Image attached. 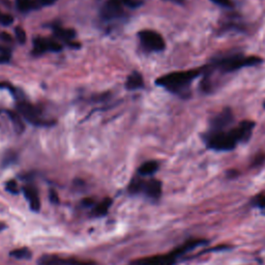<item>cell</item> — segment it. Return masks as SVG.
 I'll list each match as a JSON object with an SVG mask.
<instances>
[{
	"label": "cell",
	"instance_id": "e0dca14e",
	"mask_svg": "<svg viewBox=\"0 0 265 265\" xmlns=\"http://www.w3.org/2000/svg\"><path fill=\"white\" fill-rule=\"evenodd\" d=\"M159 169V164L155 161H148L140 166L138 169V172L140 175L143 176H147V175H152Z\"/></svg>",
	"mask_w": 265,
	"mask_h": 265
},
{
	"label": "cell",
	"instance_id": "7a4b0ae2",
	"mask_svg": "<svg viewBox=\"0 0 265 265\" xmlns=\"http://www.w3.org/2000/svg\"><path fill=\"white\" fill-rule=\"evenodd\" d=\"M205 243L206 241L204 240H191L167 254L138 260L134 263V265H173L182 256Z\"/></svg>",
	"mask_w": 265,
	"mask_h": 265
},
{
	"label": "cell",
	"instance_id": "9a60e30c",
	"mask_svg": "<svg viewBox=\"0 0 265 265\" xmlns=\"http://www.w3.org/2000/svg\"><path fill=\"white\" fill-rule=\"evenodd\" d=\"M144 86V81L141 74L138 72H134L132 74L127 77L125 82V87L129 90H136L140 89Z\"/></svg>",
	"mask_w": 265,
	"mask_h": 265
},
{
	"label": "cell",
	"instance_id": "83f0119b",
	"mask_svg": "<svg viewBox=\"0 0 265 265\" xmlns=\"http://www.w3.org/2000/svg\"><path fill=\"white\" fill-rule=\"evenodd\" d=\"M0 88H2V89H6L10 91V93L13 94V96H17V94H18V91L17 89L10 83H7V82H3V81H0Z\"/></svg>",
	"mask_w": 265,
	"mask_h": 265
},
{
	"label": "cell",
	"instance_id": "9c48e42d",
	"mask_svg": "<svg viewBox=\"0 0 265 265\" xmlns=\"http://www.w3.org/2000/svg\"><path fill=\"white\" fill-rule=\"evenodd\" d=\"M62 49V46L55 40L36 38L33 41V54L41 55L46 52H58Z\"/></svg>",
	"mask_w": 265,
	"mask_h": 265
},
{
	"label": "cell",
	"instance_id": "44dd1931",
	"mask_svg": "<svg viewBox=\"0 0 265 265\" xmlns=\"http://www.w3.org/2000/svg\"><path fill=\"white\" fill-rule=\"evenodd\" d=\"M143 187H144V180L134 179L129 187V191L131 192V193L136 194V193H139V192L143 191Z\"/></svg>",
	"mask_w": 265,
	"mask_h": 265
},
{
	"label": "cell",
	"instance_id": "52a82bcc",
	"mask_svg": "<svg viewBox=\"0 0 265 265\" xmlns=\"http://www.w3.org/2000/svg\"><path fill=\"white\" fill-rule=\"evenodd\" d=\"M38 265H96V263L75 258H62L55 255H45L40 258Z\"/></svg>",
	"mask_w": 265,
	"mask_h": 265
},
{
	"label": "cell",
	"instance_id": "cb8c5ba5",
	"mask_svg": "<svg viewBox=\"0 0 265 265\" xmlns=\"http://www.w3.org/2000/svg\"><path fill=\"white\" fill-rule=\"evenodd\" d=\"M5 189L7 192H10V193L12 194H15V195L19 194V188H18V185L15 180L8 181L5 186Z\"/></svg>",
	"mask_w": 265,
	"mask_h": 265
},
{
	"label": "cell",
	"instance_id": "f1b7e54d",
	"mask_svg": "<svg viewBox=\"0 0 265 265\" xmlns=\"http://www.w3.org/2000/svg\"><path fill=\"white\" fill-rule=\"evenodd\" d=\"M57 1V0H38L40 6H49Z\"/></svg>",
	"mask_w": 265,
	"mask_h": 265
},
{
	"label": "cell",
	"instance_id": "d6a6232c",
	"mask_svg": "<svg viewBox=\"0 0 265 265\" xmlns=\"http://www.w3.org/2000/svg\"><path fill=\"white\" fill-rule=\"evenodd\" d=\"M4 229V225L3 224H0V231Z\"/></svg>",
	"mask_w": 265,
	"mask_h": 265
},
{
	"label": "cell",
	"instance_id": "603a6c76",
	"mask_svg": "<svg viewBox=\"0 0 265 265\" xmlns=\"http://www.w3.org/2000/svg\"><path fill=\"white\" fill-rule=\"evenodd\" d=\"M122 5H126L132 8H136L142 4V0H118Z\"/></svg>",
	"mask_w": 265,
	"mask_h": 265
},
{
	"label": "cell",
	"instance_id": "484cf974",
	"mask_svg": "<svg viewBox=\"0 0 265 265\" xmlns=\"http://www.w3.org/2000/svg\"><path fill=\"white\" fill-rule=\"evenodd\" d=\"M13 21H14V18L11 15L2 14L1 12H0V24L7 26V25H11Z\"/></svg>",
	"mask_w": 265,
	"mask_h": 265
},
{
	"label": "cell",
	"instance_id": "5bb4252c",
	"mask_svg": "<svg viewBox=\"0 0 265 265\" xmlns=\"http://www.w3.org/2000/svg\"><path fill=\"white\" fill-rule=\"evenodd\" d=\"M143 192L149 198L158 200L162 195V182L158 179H149L144 181Z\"/></svg>",
	"mask_w": 265,
	"mask_h": 265
},
{
	"label": "cell",
	"instance_id": "8992f818",
	"mask_svg": "<svg viewBox=\"0 0 265 265\" xmlns=\"http://www.w3.org/2000/svg\"><path fill=\"white\" fill-rule=\"evenodd\" d=\"M17 109L21 116H23L27 121H29L34 125L41 126V125H49L52 123L43 120L39 109L28 102H25V100H21V102L18 103Z\"/></svg>",
	"mask_w": 265,
	"mask_h": 265
},
{
	"label": "cell",
	"instance_id": "d6986e66",
	"mask_svg": "<svg viewBox=\"0 0 265 265\" xmlns=\"http://www.w3.org/2000/svg\"><path fill=\"white\" fill-rule=\"evenodd\" d=\"M11 256L18 260H26L31 258V252L27 248H21L11 252Z\"/></svg>",
	"mask_w": 265,
	"mask_h": 265
},
{
	"label": "cell",
	"instance_id": "e575fe53",
	"mask_svg": "<svg viewBox=\"0 0 265 265\" xmlns=\"http://www.w3.org/2000/svg\"><path fill=\"white\" fill-rule=\"evenodd\" d=\"M264 107H265V103H264Z\"/></svg>",
	"mask_w": 265,
	"mask_h": 265
},
{
	"label": "cell",
	"instance_id": "4fadbf2b",
	"mask_svg": "<svg viewBox=\"0 0 265 265\" xmlns=\"http://www.w3.org/2000/svg\"><path fill=\"white\" fill-rule=\"evenodd\" d=\"M23 194L28 202L31 210L33 212H39L41 208V200L38 193V190H36L33 186H25L23 187Z\"/></svg>",
	"mask_w": 265,
	"mask_h": 265
},
{
	"label": "cell",
	"instance_id": "d4e9b609",
	"mask_svg": "<svg viewBox=\"0 0 265 265\" xmlns=\"http://www.w3.org/2000/svg\"><path fill=\"white\" fill-rule=\"evenodd\" d=\"M16 36H17V40L19 41V43L21 44H24L26 42V33L24 31V29L22 28V27H16Z\"/></svg>",
	"mask_w": 265,
	"mask_h": 265
},
{
	"label": "cell",
	"instance_id": "8fae6325",
	"mask_svg": "<svg viewBox=\"0 0 265 265\" xmlns=\"http://www.w3.org/2000/svg\"><path fill=\"white\" fill-rule=\"evenodd\" d=\"M255 125V122L252 120H244L241 122L240 125L235 127L234 130H232L239 143H245L250 140Z\"/></svg>",
	"mask_w": 265,
	"mask_h": 265
},
{
	"label": "cell",
	"instance_id": "5b68a950",
	"mask_svg": "<svg viewBox=\"0 0 265 265\" xmlns=\"http://www.w3.org/2000/svg\"><path fill=\"white\" fill-rule=\"evenodd\" d=\"M138 35L143 47L148 51L161 52L166 47V44L163 39V36L153 30L145 29L140 31Z\"/></svg>",
	"mask_w": 265,
	"mask_h": 265
},
{
	"label": "cell",
	"instance_id": "7402d4cb",
	"mask_svg": "<svg viewBox=\"0 0 265 265\" xmlns=\"http://www.w3.org/2000/svg\"><path fill=\"white\" fill-rule=\"evenodd\" d=\"M253 205L261 209H265V194H261L255 197L253 199Z\"/></svg>",
	"mask_w": 265,
	"mask_h": 265
},
{
	"label": "cell",
	"instance_id": "ffe728a7",
	"mask_svg": "<svg viewBox=\"0 0 265 265\" xmlns=\"http://www.w3.org/2000/svg\"><path fill=\"white\" fill-rule=\"evenodd\" d=\"M8 116L11 117L12 120V122H13V125L15 127V130L18 132V133H22L23 130H24V124L21 120V117H20V114L18 113H15V112H11L8 111L7 112Z\"/></svg>",
	"mask_w": 265,
	"mask_h": 265
},
{
	"label": "cell",
	"instance_id": "4dcf8cb0",
	"mask_svg": "<svg viewBox=\"0 0 265 265\" xmlns=\"http://www.w3.org/2000/svg\"><path fill=\"white\" fill-rule=\"evenodd\" d=\"M11 59V56L8 55H0V63H6L10 61Z\"/></svg>",
	"mask_w": 265,
	"mask_h": 265
},
{
	"label": "cell",
	"instance_id": "836d02e7",
	"mask_svg": "<svg viewBox=\"0 0 265 265\" xmlns=\"http://www.w3.org/2000/svg\"><path fill=\"white\" fill-rule=\"evenodd\" d=\"M175 1H177V2H181V1H182V0H175Z\"/></svg>",
	"mask_w": 265,
	"mask_h": 265
},
{
	"label": "cell",
	"instance_id": "ba28073f",
	"mask_svg": "<svg viewBox=\"0 0 265 265\" xmlns=\"http://www.w3.org/2000/svg\"><path fill=\"white\" fill-rule=\"evenodd\" d=\"M234 120L233 112L230 109H224V110L216 115L212 121H210V131L212 132H221L227 129L228 126L232 124Z\"/></svg>",
	"mask_w": 265,
	"mask_h": 265
},
{
	"label": "cell",
	"instance_id": "3957f363",
	"mask_svg": "<svg viewBox=\"0 0 265 265\" xmlns=\"http://www.w3.org/2000/svg\"><path fill=\"white\" fill-rule=\"evenodd\" d=\"M262 63V59L258 56H243L241 54L216 59L214 66L224 72H235L248 67H254Z\"/></svg>",
	"mask_w": 265,
	"mask_h": 265
},
{
	"label": "cell",
	"instance_id": "7c38bea8",
	"mask_svg": "<svg viewBox=\"0 0 265 265\" xmlns=\"http://www.w3.org/2000/svg\"><path fill=\"white\" fill-rule=\"evenodd\" d=\"M53 31H54V34H55L56 38H58L65 43H67L70 47H72V48H79L80 47V45L78 43L72 42V40H74L75 36H76V32L72 29L63 28V27H61V26H54Z\"/></svg>",
	"mask_w": 265,
	"mask_h": 265
},
{
	"label": "cell",
	"instance_id": "277c9868",
	"mask_svg": "<svg viewBox=\"0 0 265 265\" xmlns=\"http://www.w3.org/2000/svg\"><path fill=\"white\" fill-rule=\"evenodd\" d=\"M203 140L206 147L216 151H230L234 149L239 143L232 130L230 132L210 131L203 136Z\"/></svg>",
	"mask_w": 265,
	"mask_h": 265
},
{
	"label": "cell",
	"instance_id": "f546056e",
	"mask_svg": "<svg viewBox=\"0 0 265 265\" xmlns=\"http://www.w3.org/2000/svg\"><path fill=\"white\" fill-rule=\"evenodd\" d=\"M264 159H265L264 155H258V157L256 158V160L254 161V166H256V165H257V166L260 165L261 163L264 162Z\"/></svg>",
	"mask_w": 265,
	"mask_h": 265
},
{
	"label": "cell",
	"instance_id": "2e32d148",
	"mask_svg": "<svg viewBox=\"0 0 265 265\" xmlns=\"http://www.w3.org/2000/svg\"><path fill=\"white\" fill-rule=\"evenodd\" d=\"M16 5L22 13H28L40 7L38 0H16Z\"/></svg>",
	"mask_w": 265,
	"mask_h": 265
},
{
	"label": "cell",
	"instance_id": "ac0fdd59",
	"mask_svg": "<svg viewBox=\"0 0 265 265\" xmlns=\"http://www.w3.org/2000/svg\"><path fill=\"white\" fill-rule=\"evenodd\" d=\"M112 205V200L109 199V198H106L104 199L102 202H99L96 206H95V209H94V215L96 216H105L108 210L110 209Z\"/></svg>",
	"mask_w": 265,
	"mask_h": 265
},
{
	"label": "cell",
	"instance_id": "4316f807",
	"mask_svg": "<svg viewBox=\"0 0 265 265\" xmlns=\"http://www.w3.org/2000/svg\"><path fill=\"white\" fill-rule=\"evenodd\" d=\"M210 1H213L215 4L220 5L225 8H232L233 7V2L231 1V0H210Z\"/></svg>",
	"mask_w": 265,
	"mask_h": 265
},
{
	"label": "cell",
	"instance_id": "30bf717a",
	"mask_svg": "<svg viewBox=\"0 0 265 265\" xmlns=\"http://www.w3.org/2000/svg\"><path fill=\"white\" fill-rule=\"evenodd\" d=\"M103 19L113 20L123 15V5L118 0H107L100 11Z\"/></svg>",
	"mask_w": 265,
	"mask_h": 265
},
{
	"label": "cell",
	"instance_id": "1f68e13d",
	"mask_svg": "<svg viewBox=\"0 0 265 265\" xmlns=\"http://www.w3.org/2000/svg\"><path fill=\"white\" fill-rule=\"evenodd\" d=\"M1 36H2V39H3L4 41H7V42H11V41H12V36H11L10 34H7V33H2Z\"/></svg>",
	"mask_w": 265,
	"mask_h": 265
},
{
	"label": "cell",
	"instance_id": "6da1fadb",
	"mask_svg": "<svg viewBox=\"0 0 265 265\" xmlns=\"http://www.w3.org/2000/svg\"><path fill=\"white\" fill-rule=\"evenodd\" d=\"M202 69H198L187 72H170V74L160 77L155 83L159 86L166 88L171 93L185 95L189 86L192 84V82L202 74Z\"/></svg>",
	"mask_w": 265,
	"mask_h": 265
}]
</instances>
